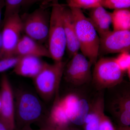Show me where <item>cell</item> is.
<instances>
[{"mask_svg": "<svg viewBox=\"0 0 130 130\" xmlns=\"http://www.w3.org/2000/svg\"><path fill=\"white\" fill-rule=\"evenodd\" d=\"M0 95L1 101L0 119L11 130H15L16 128L14 95L11 83L6 74H3L1 79Z\"/></svg>", "mask_w": 130, "mask_h": 130, "instance_id": "obj_10", "label": "cell"}, {"mask_svg": "<svg viewBox=\"0 0 130 130\" xmlns=\"http://www.w3.org/2000/svg\"><path fill=\"white\" fill-rule=\"evenodd\" d=\"M15 104L16 128L18 129L30 125L41 120L43 108L41 100L28 91H18Z\"/></svg>", "mask_w": 130, "mask_h": 130, "instance_id": "obj_3", "label": "cell"}, {"mask_svg": "<svg viewBox=\"0 0 130 130\" xmlns=\"http://www.w3.org/2000/svg\"><path fill=\"white\" fill-rule=\"evenodd\" d=\"M3 43L1 32L0 31V59H2Z\"/></svg>", "mask_w": 130, "mask_h": 130, "instance_id": "obj_32", "label": "cell"}, {"mask_svg": "<svg viewBox=\"0 0 130 130\" xmlns=\"http://www.w3.org/2000/svg\"><path fill=\"white\" fill-rule=\"evenodd\" d=\"M38 130H65V129L59 128L57 126L52 125L48 123L47 124L41 126L40 129Z\"/></svg>", "mask_w": 130, "mask_h": 130, "instance_id": "obj_28", "label": "cell"}, {"mask_svg": "<svg viewBox=\"0 0 130 130\" xmlns=\"http://www.w3.org/2000/svg\"><path fill=\"white\" fill-rule=\"evenodd\" d=\"M102 6L105 8L114 10L130 9V0H103Z\"/></svg>", "mask_w": 130, "mask_h": 130, "instance_id": "obj_20", "label": "cell"}, {"mask_svg": "<svg viewBox=\"0 0 130 130\" xmlns=\"http://www.w3.org/2000/svg\"><path fill=\"white\" fill-rule=\"evenodd\" d=\"M45 0H23L21 4V7L23 8H27L30 7L32 5L38 2L42 3Z\"/></svg>", "mask_w": 130, "mask_h": 130, "instance_id": "obj_27", "label": "cell"}, {"mask_svg": "<svg viewBox=\"0 0 130 130\" xmlns=\"http://www.w3.org/2000/svg\"><path fill=\"white\" fill-rule=\"evenodd\" d=\"M5 6V0H0V25H1V21L2 9Z\"/></svg>", "mask_w": 130, "mask_h": 130, "instance_id": "obj_31", "label": "cell"}, {"mask_svg": "<svg viewBox=\"0 0 130 130\" xmlns=\"http://www.w3.org/2000/svg\"><path fill=\"white\" fill-rule=\"evenodd\" d=\"M20 17L25 35L42 44L48 40L50 12L47 8L41 6Z\"/></svg>", "mask_w": 130, "mask_h": 130, "instance_id": "obj_5", "label": "cell"}, {"mask_svg": "<svg viewBox=\"0 0 130 130\" xmlns=\"http://www.w3.org/2000/svg\"><path fill=\"white\" fill-rule=\"evenodd\" d=\"M18 130H34L31 128V125H28L25 126L22 128L18 129Z\"/></svg>", "mask_w": 130, "mask_h": 130, "instance_id": "obj_33", "label": "cell"}, {"mask_svg": "<svg viewBox=\"0 0 130 130\" xmlns=\"http://www.w3.org/2000/svg\"><path fill=\"white\" fill-rule=\"evenodd\" d=\"M94 65L93 81L99 88H111L123 81L124 72L116 63L115 58H101Z\"/></svg>", "mask_w": 130, "mask_h": 130, "instance_id": "obj_6", "label": "cell"}, {"mask_svg": "<svg viewBox=\"0 0 130 130\" xmlns=\"http://www.w3.org/2000/svg\"><path fill=\"white\" fill-rule=\"evenodd\" d=\"M88 18L93 25L100 37L109 31L112 24L111 13L102 6L90 9Z\"/></svg>", "mask_w": 130, "mask_h": 130, "instance_id": "obj_15", "label": "cell"}, {"mask_svg": "<svg viewBox=\"0 0 130 130\" xmlns=\"http://www.w3.org/2000/svg\"><path fill=\"white\" fill-rule=\"evenodd\" d=\"M130 30H111L100 37L99 54L130 53Z\"/></svg>", "mask_w": 130, "mask_h": 130, "instance_id": "obj_8", "label": "cell"}, {"mask_svg": "<svg viewBox=\"0 0 130 130\" xmlns=\"http://www.w3.org/2000/svg\"><path fill=\"white\" fill-rule=\"evenodd\" d=\"M62 17L68 53L72 57L79 52V46L75 29L74 18L70 8L64 5Z\"/></svg>", "mask_w": 130, "mask_h": 130, "instance_id": "obj_12", "label": "cell"}, {"mask_svg": "<svg viewBox=\"0 0 130 130\" xmlns=\"http://www.w3.org/2000/svg\"><path fill=\"white\" fill-rule=\"evenodd\" d=\"M70 122L77 125L84 123L90 106L86 100L70 94L59 100Z\"/></svg>", "mask_w": 130, "mask_h": 130, "instance_id": "obj_11", "label": "cell"}, {"mask_svg": "<svg viewBox=\"0 0 130 130\" xmlns=\"http://www.w3.org/2000/svg\"><path fill=\"white\" fill-rule=\"evenodd\" d=\"M21 56H14L0 59V73L4 72L9 69L13 68Z\"/></svg>", "mask_w": 130, "mask_h": 130, "instance_id": "obj_23", "label": "cell"}, {"mask_svg": "<svg viewBox=\"0 0 130 130\" xmlns=\"http://www.w3.org/2000/svg\"><path fill=\"white\" fill-rule=\"evenodd\" d=\"M0 130H11L6 123L0 119Z\"/></svg>", "mask_w": 130, "mask_h": 130, "instance_id": "obj_29", "label": "cell"}, {"mask_svg": "<svg viewBox=\"0 0 130 130\" xmlns=\"http://www.w3.org/2000/svg\"><path fill=\"white\" fill-rule=\"evenodd\" d=\"M114 111L116 113L123 111H130L129 95L127 94L119 98L114 106Z\"/></svg>", "mask_w": 130, "mask_h": 130, "instance_id": "obj_24", "label": "cell"}, {"mask_svg": "<svg viewBox=\"0 0 130 130\" xmlns=\"http://www.w3.org/2000/svg\"><path fill=\"white\" fill-rule=\"evenodd\" d=\"M64 5L59 2L50 3L51 7L49 28L48 50L50 57L55 62L62 60L66 50V40L63 25L62 12Z\"/></svg>", "mask_w": 130, "mask_h": 130, "instance_id": "obj_2", "label": "cell"}, {"mask_svg": "<svg viewBox=\"0 0 130 130\" xmlns=\"http://www.w3.org/2000/svg\"><path fill=\"white\" fill-rule=\"evenodd\" d=\"M70 8L74 18L77 38L81 53L92 65L94 64L99 55L100 36L88 18L85 16L82 9Z\"/></svg>", "mask_w": 130, "mask_h": 130, "instance_id": "obj_1", "label": "cell"}, {"mask_svg": "<svg viewBox=\"0 0 130 130\" xmlns=\"http://www.w3.org/2000/svg\"><path fill=\"white\" fill-rule=\"evenodd\" d=\"M66 65L63 60L53 64L44 62L40 73L33 78L36 89L43 100L49 101L56 93Z\"/></svg>", "mask_w": 130, "mask_h": 130, "instance_id": "obj_4", "label": "cell"}, {"mask_svg": "<svg viewBox=\"0 0 130 130\" xmlns=\"http://www.w3.org/2000/svg\"><path fill=\"white\" fill-rule=\"evenodd\" d=\"M1 95H0V109H1Z\"/></svg>", "mask_w": 130, "mask_h": 130, "instance_id": "obj_35", "label": "cell"}, {"mask_svg": "<svg viewBox=\"0 0 130 130\" xmlns=\"http://www.w3.org/2000/svg\"><path fill=\"white\" fill-rule=\"evenodd\" d=\"M104 98L100 96L90 106L85 120V130H98L101 119L104 114Z\"/></svg>", "mask_w": 130, "mask_h": 130, "instance_id": "obj_16", "label": "cell"}, {"mask_svg": "<svg viewBox=\"0 0 130 130\" xmlns=\"http://www.w3.org/2000/svg\"><path fill=\"white\" fill-rule=\"evenodd\" d=\"M111 16L113 30H130V9L114 10Z\"/></svg>", "mask_w": 130, "mask_h": 130, "instance_id": "obj_18", "label": "cell"}, {"mask_svg": "<svg viewBox=\"0 0 130 130\" xmlns=\"http://www.w3.org/2000/svg\"><path fill=\"white\" fill-rule=\"evenodd\" d=\"M115 61L121 71L124 73L127 72L128 77H130V53H123L120 54L116 58Z\"/></svg>", "mask_w": 130, "mask_h": 130, "instance_id": "obj_21", "label": "cell"}, {"mask_svg": "<svg viewBox=\"0 0 130 130\" xmlns=\"http://www.w3.org/2000/svg\"><path fill=\"white\" fill-rule=\"evenodd\" d=\"M14 55L51 58L48 48L25 35L21 36L15 50Z\"/></svg>", "mask_w": 130, "mask_h": 130, "instance_id": "obj_13", "label": "cell"}, {"mask_svg": "<svg viewBox=\"0 0 130 130\" xmlns=\"http://www.w3.org/2000/svg\"><path fill=\"white\" fill-rule=\"evenodd\" d=\"M120 122L123 124L128 126L130 125V111H123L116 113Z\"/></svg>", "mask_w": 130, "mask_h": 130, "instance_id": "obj_26", "label": "cell"}, {"mask_svg": "<svg viewBox=\"0 0 130 130\" xmlns=\"http://www.w3.org/2000/svg\"><path fill=\"white\" fill-rule=\"evenodd\" d=\"M2 33V59L15 56L16 47L22 36L23 26L19 13L4 19Z\"/></svg>", "mask_w": 130, "mask_h": 130, "instance_id": "obj_7", "label": "cell"}, {"mask_svg": "<svg viewBox=\"0 0 130 130\" xmlns=\"http://www.w3.org/2000/svg\"><path fill=\"white\" fill-rule=\"evenodd\" d=\"M70 121L59 100L56 101L51 109L48 119V124L64 128Z\"/></svg>", "mask_w": 130, "mask_h": 130, "instance_id": "obj_17", "label": "cell"}, {"mask_svg": "<svg viewBox=\"0 0 130 130\" xmlns=\"http://www.w3.org/2000/svg\"><path fill=\"white\" fill-rule=\"evenodd\" d=\"M119 130H130V128L128 126H126L124 128H120Z\"/></svg>", "mask_w": 130, "mask_h": 130, "instance_id": "obj_34", "label": "cell"}, {"mask_svg": "<svg viewBox=\"0 0 130 130\" xmlns=\"http://www.w3.org/2000/svg\"><path fill=\"white\" fill-rule=\"evenodd\" d=\"M103 0H67L66 6L70 8L90 9L102 6Z\"/></svg>", "mask_w": 130, "mask_h": 130, "instance_id": "obj_19", "label": "cell"}, {"mask_svg": "<svg viewBox=\"0 0 130 130\" xmlns=\"http://www.w3.org/2000/svg\"><path fill=\"white\" fill-rule=\"evenodd\" d=\"M23 1V0H5L4 19L12 14L19 12Z\"/></svg>", "mask_w": 130, "mask_h": 130, "instance_id": "obj_22", "label": "cell"}, {"mask_svg": "<svg viewBox=\"0 0 130 130\" xmlns=\"http://www.w3.org/2000/svg\"><path fill=\"white\" fill-rule=\"evenodd\" d=\"M59 0H45V1L41 3V6H46L50 4V3L59 2Z\"/></svg>", "mask_w": 130, "mask_h": 130, "instance_id": "obj_30", "label": "cell"}, {"mask_svg": "<svg viewBox=\"0 0 130 130\" xmlns=\"http://www.w3.org/2000/svg\"><path fill=\"white\" fill-rule=\"evenodd\" d=\"M98 130H115L111 121L108 117L105 115H103L99 124Z\"/></svg>", "mask_w": 130, "mask_h": 130, "instance_id": "obj_25", "label": "cell"}, {"mask_svg": "<svg viewBox=\"0 0 130 130\" xmlns=\"http://www.w3.org/2000/svg\"><path fill=\"white\" fill-rule=\"evenodd\" d=\"M65 67L64 72L68 81L76 85H81L89 81L91 78L92 64L88 59L79 52L71 57Z\"/></svg>", "mask_w": 130, "mask_h": 130, "instance_id": "obj_9", "label": "cell"}, {"mask_svg": "<svg viewBox=\"0 0 130 130\" xmlns=\"http://www.w3.org/2000/svg\"><path fill=\"white\" fill-rule=\"evenodd\" d=\"M44 63L41 58L37 56H21L13 68V72L19 76L33 79L40 73Z\"/></svg>", "mask_w": 130, "mask_h": 130, "instance_id": "obj_14", "label": "cell"}]
</instances>
